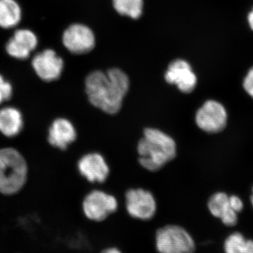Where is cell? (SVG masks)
Listing matches in <instances>:
<instances>
[{"mask_svg": "<svg viewBox=\"0 0 253 253\" xmlns=\"http://www.w3.org/2000/svg\"><path fill=\"white\" fill-rule=\"evenodd\" d=\"M63 43L66 49L73 54H86L94 49L95 37L87 26L73 24L63 33Z\"/></svg>", "mask_w": 253, "mask_h": 253, "instance_id": "cell-10", "label": "cell"}, {"mask_svg": "<svg viewBox=\"0 0 253 253\" xmlns=\"http://www.w3.org/2000/svg\"><path fill=\"white\" fill-rule=\"evenodd\" d=\"M209 212L213 217L220 219L225 226H234L238 222V213L231 208L229 196L224 192H217L208 201Z\"/></svg>", "mask_w": 253, "mask_h": 253, "instance_id": "cell-14", "label": "cell"}, {"mask_svg": "<svg viewBox=\"0 0 253 253\" xmlns=\"http://www.w3.org/2000/svg\"><path fill=\"white\" fill-rule=\"evenodd\" d=\"M168 84L175 85L183 94H190L196 89L198 80L187 61L176 59L169 63L165 74Z\"/></svg>", "mask_w": 253, "mask_h": 253, "instance_id": "cell-9", "label": "cell"}, {"mask_svg": "<svg viewBox=\"0 0 253 253\" xmlns=\"http://www.w3.org/2000/svg\"><path fill=\"white\" fill-rule=\"evenodd\" d=\"M119 204L114 195L101 189L91 190L82 202L83 214L89 220L101 222L117 212Z\"/></svg>", "mask_w": 253, "mask_h": 253, "instance_id": "cell-5", "label": "cell"}, {"mask_svg": "<svg viewBox=\"0 0 253 253\" xmlns=\"http://www.w3.org/2000/svg\"><path fill=\"white\" fill-rule=\"evenodd\" d=\"M243 86L245 91L253 99V67L251 68L244 78Z\"/></svg>", "mask_w": 253, "mask_h": 253, "instance_id": "cell-20", "label": "cell"}, {"mask_svg": "<svg viewBox=\"0 0 253 253\" xmlns=\"http://www.w3.org/2000/svg\"><path fill=\"white\" fill-rule=\"evenodd\" d=\"M100 253H123L121 250L116 247L107 248V249L103 250Z\"/></svg>", "mask_w": 253, "mask_h": 253, "instance_id": "cell-22", "label": "cell"}, {"mask_svg": "<svg viewBox=\"0 0 253 253\" xmlns=\"http://www.w3.org/2000/svg\"><path fill=\"white\" fill-rule=\"evenodd\" d=\"M21 19V7L15 0H0V27L14 28Z\"/></svg>", "mask_w": 253, "mask_h": 253, "instance_id": "cell-16", "label": "cell"}, {"mask_svg": "<svg viewBox=\"0 0 253 253\" xmlns=\"http://www.w3.org/2000/svg\"><path fill=\"white\" fill-rule=\"evenodd\" d=\"M77 138L78 132L76 126L68 118H56L48 129V143L60 151L67 150Z\"/></svg>", "mask_w": 253, "mask_h": 253, "instance_id": "cell-12", "label": "cell"}, {"mask_svg": "<svg viewBox=\"0 0 253 253\" xmlns=\"http://www.w3.org/2000/svg\"><path fill=\"white\" fill-rule=\"evenodd\" d=\"M227 112L221 103L208 100L195 113L194 121L201 130L209 134L220 132L227 123Z\"/></svg>", "mask_w": 253, "mask_h": 253, "instance_id": "cell-7", "label": "cell"}, {"mask_svg": "<svg viewBox=\"0 0 253 253\" xmlns=\"http://www.w3.org/2000/svg\"><path fill=\"white\" fill-rule=\"evenodd\" d=\"M22 113L16 108L7 106L0 109V133L6 137L17 136L23 128Z\"/></svg>", "mask_w": 253, "mask_h": 253, "instance_id": "cell-15", "label": "cell"}, {"mask_svg": "<svg viewBox=\"0 0 253 253\" xmlns=\"http://www.w3.org/2000/svg\"><path fill=\"white\" fill-rule=\"evenodd\" d=\"M27 161L14 148L0 149V194L11 196L19 192L28 180Z\"/></svg>", "mask_w": 253, "mask_h": 253, "instance_id": "cell-3", "label": "cell"}, {"mask_svg": "<svg viewBox=\"0 0 253 253\" xmlns=\"http://www.w3.org/2000/svg\"><path fill=\"white\" fill-rule=\"evenodd\" d=\"M77 168L80 174L91 184H103L109 179L111 168L101 153L89 152L78 160Z\"/></svg>", "mask_w": 253, "mask_h": 253, "instance_id": "cell-8", "label": "cell"}, {"mask_svg": "<svg viewBox=\"0 0 253 253\" xmlns=\"http://www.w3.org/2000/svg\"><path fill=\"white\" fill-rule=\"evenodd\" d=\"M32 65L38 77L45 82L59 79L63 70V59L52 49L44 50L37 54Z\"/></svg>", "mask_w": 253, "mask_h": 253, "instance_id": "cell-11", "label": "cell"}, {"mask_svg": "<svg viewBox=\"0 0 253 253\" xmlns=\"http://www.w3.org/2000/svg\"><path fill=\"white\" fill-rule=\"evenodd\" d=\"M224 251L225 253H253V241L241 233H232L224 241Z\"/></svg>", "mask_w": 253, "mask_h": 253, "instance_id": "cell-17", "label": "cell"}, {"mask_svg": "<svg viewBox=\"0 0 253 253\" xmlns=\"http://www.w3.org/2000/svg\"><path fill=\"white\" fill-rule=\"evenodd\" d=\"M127 214L133 219L149 221L155 217L158 204L154 194L144 188H129L125 193Z\"/></svg>", "mask_w": 253, "mask_h": 253, "instance_id": "cell-6", "label": "cell"}, {"mask_svg": "<svg viewBox=\"0 0 253 253\" xmlns=\"http://www.w3.org/2000/svg\"><path fill=\"white\" fill-rule=\"evenodd\" d=\"M12 92L11 84L0 75V104L11 99Z\"/></svg>", "mask_w": 253, "mask_h": 253, "instance_id": "cell-19", "label": "cell"}, {"mask_svg": "<svg viewBox=\"0 0 253 253\" xmlns=\"http://www.w3.org/2000/svg\"><path fill=\"white\" fill-rule=\"evenodd\" d=\"M251 204H252L253 207V194L252 196H251Z\"/></svg>", "mask_w": 253, "mask_h": 253, "instance_id": "cell-24", "label": "cell"}, {"mask_svg": "<svg viewBox=\"0 0 253 253\" xmlns=\"http://www.w3.org/2000/svg\"><path fill=\"white\" fill-rule=\"evenodd\" d=\"M248 21H249L250 27L253 31V8L252 11L249 13V16H248Z\"/></svg>", "mask_w": 253, "mask_h": 253, "instance_id": "cell-23", "label": "cell"}, {"mask_svg": "<svg viewBox=\"0 0 253 253\" xmlns=\"http://www.w3.org/2000/svg\"><path fill=\"white\" fill-rule=\"evenodd\" d=\"M38 46V38L33 32L20 29L15 32L12 38L6 43L8 54L18 59H26Z\"/></svg>", "mask_w": 253, "mask_h": 253, "instance_id": "cell-13", "label": "cell"}, {"mask_svg": "<svg viewBox=\"0 0 253 253\" xmlns=\"http://www.w3.org/2000/svg\"><path fill=\"white\" fill-rule=\"evenodd\" d=\"M229 202H230L231 208L238 214L244 209V203L239 196H235V195L229 196Z\"/></svg>", "mask_w": 253, "mask_h": 253, "instance_id": "cell-21", "label": "cell"}, {"mask_svg": "<svg viewBox=\"0 0 253 253\" xmlns=\"http://www.w3.org/2000/svg\"><path fill=\"white\" fill-rule=\"evenodd\" d=\"M116 11L123 16L137 19L142 14L143 0H113Z\"/></svg>", "mask_w": 253, "mask_h": 253, "instance_id": "cell-18", "label": "cell"}, {"mask_svg": "<svg viewBox=\"0 0 253 253\" xmlns=\"http://www.w3.org/2000/svg\"><path fill=\"white\" fill-rule=\"evenodd\" d=\"M136 150L139 166L150 172L161 170L177 156V144L174 138L154 126L143 129Z\"/></svg>", "mask_w": 253, "mask_h": 253, "instance_id": "cell-2", "label": "cell"}, {"mask_svg": "<svg viewBox=\"0 0 253 253\" xmlns=\"http://www.w3.org/2000/svg\"><path fill=\"white\" fill-rule=\"evenodd\" d=\"M85 93L89 104L109 116H116L123 109L130 86L127 75L118 68L106 73L95 71L86 76Z\"/></svg>", "mask_w": 253, "mask_h": 253, "instance_id": "cell-1", "label": "cell"}, {"mask_svg": "<svg viewBox=\"0 0 253 253\" xmlns=\"http://www.w3.org/2000/svg\"><path fill=\"white\" fill-rule=\"evenodd\" d=\"M155 244L158 253H194L196 250L192 236L178 224H167L157 229Z\"/></svg>", "mask_w": 253, "mask_h": 253, "instance_id": "cell-4", "label": "cell"}]
</instances>
